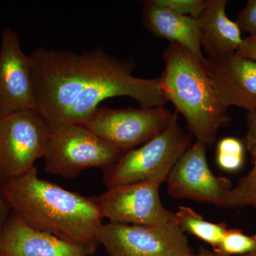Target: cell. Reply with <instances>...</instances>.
Returning <instances> with one entry per match:
<instances>
[{
	"label": "cell",
	"mask_w": 256,
	"mask_h": 256,
	"mask_svg": "<svg viewBox=\"0 0 256 256\" xmlns=\"http://www.w3.org/2000/svg\"><path fill=\"white\" fill-rule=\"evenodd\" d=\"M236 54L246 57L256 62V43L244 38L240 48L237 50Z\"/></svg>",
	"instance_id": "cell-24"
},
{
	"label": "cell",
	"mask_w": 256,
	"mask_h": 256,
	"mask_svg": "<svg viewBox=\"0 0 256 256\" xmlns=\"http://www.w3.org/2000/svg\"><path fill=\"white\" fill-rule=\"evenodd\" d=\"M240 31L248 36L256 34V0H248L244 9L238 13L236 21Z\"/></svg>",
	"instance_id": "cell-21"
},
{
	"label": "cell",
	"mask_w": 256,
	"mask_h": 256,
	"mask_svg": "<svg viewBox=\"0 0 256 256\" xmlns=\"http://www.w3.org/2000/svg\"><path fill=\"white\" fill-rule=\"evenodd\" d=\"M98 239L110 256H196L176 223L156 227L109 222Z\"/></svg>",
	"instance_id": "cell-9"
},
{
	"label": "cell",
	"mask_w": 256,
	"mask_h": 256,
	"mask_svg": "<svg viewBox=\"0 0 256 256\" xmlns=\"http://www.w3.org/2000/svg\"><path fill=\"white\" fill-rule=\"evenodd\" d=\"M244 160L245 144L238 138H223L217 144L216 162L224 171H238L244 165Z\"/></svg>",
	"instance_id": "cell-17"
},
{
	"label": "cell",
	"mask_w": 256,
	"mask_h": 256,
	"mask_svg": "<svg viewBox=\"0 0 256 256\" xmlns=\"http://www.w3.org/2000/svg\"><path fill=\"white\" fill-rule=\"evenodd\" d=\"M4 256H88L84 248L28 225L11 212L0 233Z\"/></svg>",
	"instance_id": "cell-13"
},
{
	"label": "cell",
	"mask_w": 256,
	"mask_h": 256,
	"mask_svg": "<svg viewBox=\"0 0 256 256\" xmlns=\"http://www.w3.org/2000/svg\"><path fill=\"white\" fill-rule=\"evenodd\" d=\"M11 212V206L8 198L5 196L2 186L0 184V233L4 228Z\"/></svg>",
	"instance_id": "cell-23"
},
{
	"label": "cell",
	"mask_w": 256,
	"mask_h": 256,
	"mask_svg": "<svg viewBox=\"0 0 256 256\" xmlns=\"http://www.w3.org/2000/svg\"><path fill=\"white\" fill-rule=\"evenodd\" d=\"M37 111L50 124H86L102 101L130 98L141 108L168 102L160 78L133 75L130 60L102 48L77 53L38 48L30 54Z\"/></svg>",
	"instance_id": "cell-1"
},
{
	"label": "cell",
	"mask_w": 256,
	"mask_h": 256,
	"mask_svg": "<svg viewBox=\"0 0 256 256\" xmlns=\"http://www.w3.org/2000/svg\"><path fill=\"white\" fill-rule=\"evenodd\" d=\"M207 146L196 141L178 158L168 178V193L175 198H186L226 208L233 186L229 178L216 176L208 166Z\"/></svg>",
	"instance_id": "cell-10"
},
{
	"label": "cell",
	"mask_w": 256,
	"mask_h": 256,
	"mask_svg": "<svg viewBox=\"0 0 256 256\" xmlns=\"http://www.w3.org/2000/svg\"><path fill=\"white\" fill-rule=\"evenodd\" d=\"M141 4V20L148 31L154 36L178 44L200 60H204L198 18L178 14L156 4L154 0L142 1Z\"/></svg>",
	"instance_id": "cell-14"
},
{
	"label": "cell",
	"mask_w": 256,
	"mask_h": 256,
	"mask_svg": "<svg viewBox=\"0 0 256 256\" xmlns=\"http://www.w3.org/2000/svg\"><path fill=\"white\" fill-rule=\"evenodd\" d=\"M204 66L224 107L256 109V62L236 54L204 56Z\"/></svg>",
	"instance_id": "cell-12"
},
{
	"label": "cell",
	"mask_w": 256,
	"mask_h": 256,
	"mask_svg": "<svg viewBox=\"0 0 256 256\" xmlns=\"http://www.w3.org/2000/svg\"><path fill=\"white\" fill-rule=\"evenodd\" d=\"M160 5L184 16L198 18L206 4V0H154Z\"/></svg>",
	"instance_id": "cell-20"
},
{
	"label": "cell",
	"mask_w": 256,
	"mask_h": 256,
	"mask_svg": "<svg viewBox=\"0 0 256 256\" xmlns=\"http://www.w3.org/2000/svg\"><path fill=\"white\" fill-rule=\"evenodd\" d=\"M44 156L47 172L65 178H77L92 168L106 170L124 152L96 136L84 124H52Z\"/></svg>",
	"instance_id": "cell-4"
},
{
	"label": "cell",
	"mask_w": 256,
	"mask_h": 256,
	"mask_svg": "<svg viewBox=\"0 0 256 256\" xmlns=\"http://www.w3.org/2000/svg\"><path fill=\"white\" fill-rule=\"evenodd\" d=\"M30 110H37L31 60L22 50L18 31L8 26L1 33L0 117Z\"/></svg>",
	"instance_id": "cell-11"
},
{
	"label": "cell",
	"mask_w": 256,
	"mask_h": 256,
	"mask_svg": "<svg viewBox=\"0 0 256 256\" xmlns=\"http://www.w3.org/2000/svg\"><path fill=\"white\" fill-rule=\"evenodd\" d=\"M176 222L184 233L192 234L210 244L214 250L218 248L224 235L228 230L226 224L208 222L188 206H180L175 213Z\"/></svg>",
	"instance_id": "cell-16"
},
{
	"label": "cell",
	"mask_w": 256,
	"mask_h": 256,
	"mask_svg": "<svg viewBox=\"0 0 256 256\" xmlns=\"http://www.w3.org/2000/svg\"><path fill=\"white\" fill-rule=\"evenodd\" d=\"M246 121L247 130L242 142L254 162H256V109L247 111Z\"/></svg>",
	"instance_id": "cell-22"
},
{
	"label": "cell",
	"mask_w": 256,
	"mask_h": 256,
	"mask_svg": "<svg viewBox=\"0 0 256 256\" xmlns=\"http://www.w3.org/2000/svg\"><path fill=\"white\" fill-rule=\"evenodd\" d=\"M0 256H4L2 255V254H0Z\"/></svg>",
	"instance_id": "cell-27"
},
{
	"label": "cell",
	"mask_w": 256,
	"mask_h": 256,
	"mask_svg": "<svg viewBox=\"0 0 256 256\" xmlns=\"http://www.w3.org/2000/svg\"><path fill=\"white\" fill-rule=\"evenodd\" d=\"M192 134L178 122V112L166 130L142 146L124 152L118 161L104 172V180L110 188L153 178L172 169L192 146Z\"/></svg>",
	"instance_id": "cell-6"
},
{
	"label": "cell",
	"mask_w": 256,
	"mask_h": 256,
	"mask_svg": "<svg viewBox=\"0 0 256 256\" xmlns=\"http://www.w3.org/2000/svg\"><path fill=\"white\" fill-rule=\"evenodd\" d=\"M50 127L37 110L0 117V184L28 174L44 158Z\"/></svg>",
	"instance_id": "cell-5"
},
{
	"label": "cell",
	"mask_w": 256,
	"mask_h": 256,
	"mask_svg": "<svg viewBox=\"0 0 256 256\" xmlns=\"http://www.w3.org/2000/svg\"><path fill=\"white\" fill-rule=\"evenodd\" d=\"M246 38L247 40H250V41L256 42V34L254 36L246 37Z\"/></svg>",
	"instance_id": "cell-26"
},
{
	"label": "cell",
	"mask_w": 256,
	"mask_h": 256,
	"mask_svg": "<svg viewBox=\"0 0 256 256\" xmlns=\"http://www.w3.org/2000/svg\"><path fill=\"white\" fill-rule=\"evenodd\" d=\"M227 0H206V6L198 18L202 48L206 56L236 54L244 42L238 24L227 16Z\"/></svg>",
	"instance_id": "cell-15"
},
{
	"label": "cell",
	"mask_w": 256,
	"mask_h": 256,
	"mask_svg": "<svg viewBox=\"0 0 256 256\" xmlns=\"http://www.w3.org/2000/svg\"><path fill=\"white\" fill-rule=\"evenodd\" d=\"M162 58L164 69L160 78L165 99L182 114L196 141L212 146L232 116L218 100L203 60L175 43L166 47Z\"/></svg>",
	"instance_id": "cell-3"
},
{
	"label": "cell",
	"mask_w": 256,
	"mask_h": 256,
	"mask_svg": "<svg viewBox=\"0 0 256 256\" xmlns=\"http://www.w3.org/2000/svg\"><path fill=\"white\" fill-rule=\"evenodd\" d=\"M256 252V235L249 236L238 229L228 228L215 254L223 256H242Z\"/></svg>",
	"instance_id": "cell-19"
},
{
	"label": "cell",
	"mask_w": 256,
	"mask_h": 256,
	"mask_svg": "<svg viewBox=\"0 0 256 256\" xmlns=\"http://www.w3.org/2000/svg\"><path fill=\"white\" fill-rule=\"evenodd\" d=\"M172 169L142 181L108 188L98 197L104 218H108L112 223L146 226L176 224L175 213L163 206L160 196V186Z\"/></svg>",
	"instance_id": "cell-7"
},
{
	"label": "cell",
	"mask_w": 256,
	"mask_h": 256,
	"mask_svg": "<svg viewBox=\"0 0 256 256\" xmlns=\"http://www.w3.org/2000/svg\"><path fill=\"white\" fill-rule=\"evenodd\" d=\"M2 186L12 212L34 228L84 248L89 255L100 245L104 217L98 197L40 178L36 166Z\"/></svg>",
	"instance_id": "cell-2"
},
{
	"label": "cell",
	"mask_w": 256,
	"mask_h": 256,
	"mask_svg": "<svg viewBox=\"0 0 256 256\" xmlns=\"http://www.w3.org/2000/svg\"><path fill=\"white\" fill-rule=\"evenodd\" d=\"M196 256H223L218 255V254H215L214 252H210V250H206L204 248H201L200 249L198 254H197ZM239 256H256V252H250V254H246V255Z\"/></svg>",
	"instance_id": "cell-25"
},
{
	"label": "cell",
	"mask_w": 256,
	"mask_h": 256,
	"mask_svg": "<svg viewBox=\"0 0 256 256\" xmlns=\"http://www.w3.org/2000/svg\"><path fill=\"white\" fill-rule=\"evenodd\" d=\"M174 116L164 106L126 109L100 106L84 126L124 153L164 132Z\"/></svg>",
	"instance_id": "cell-8"
},
{
	"label": "cell",
	"mask_w": 256,
	"mask_h": 256,
	"mask_svg": "<svg viewBox=\"0 0 256 256\" xmlns=\"http://www.w3.org/2000/svg\"><path fill=\"white\" fill-rule=\"evenodd\" d=\"M252 170L244 176L227 197L226 208H237L252 206L256 208V162Z\"/></svg>",
	"instance_id": "cell-18"
}]
</instances>
